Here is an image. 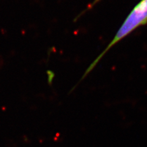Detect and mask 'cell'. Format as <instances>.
<instances>
[{"label": "cell", "mask_w": 147, "mask_h": 147, "mask_svg": "<svg viewBox=\"0 0 147 147\" xmlns=\"http://www.w3.org/2000/svg\"><path fill=\"white\" fill-rule=\"evenodd\" d=\"M47 74L49 76V79H48V82H49V84L51 85L52 81H53V79L54 77V74L53 72H51L50 71H47Z\"/></svg>", "instance_id": "obj_2"}, {"label": "cell", "mask_w": 147, "mask_h": 147, "mask_svg": "<svg viewBox=\"0 0 147 147\" xmlns=\"http://www.w3.org/2000/svg\"><path fill=\"white\" fill-rule=\"evenodd\" d=\"M100 1V0H94V1H93V3H92L90 4V6H91L90 7H93V6H94V5H96V4H97L98 3H99Z\"/></svg>", "instance_id": "obj_3"}, {"label": "cell", "mask_w": 147, "mask_h": 147, "mask_svg": "<svg viewBox=\"0 0 147 147\" xmlns=\"http://www.w3.org/2000/svg\"><path fill=\"white\" fill-rule=\"evenodd\" d=\"M147 24V0H141L137 5L133 8L131 12L119 28L115 36H114L111 42L108 44L107 47L104 51L96 58L90 66L86 69V71L79 82L80 83L85 78L88 76L90 72L93 69L97 64L100 61L102 58L106 54L109 50L113 47L115 45L118 43L119 41L125 38L133 31H135L140 26H144Z\"/></svg>", "instance_id": "obj_1"}]
</instances>
